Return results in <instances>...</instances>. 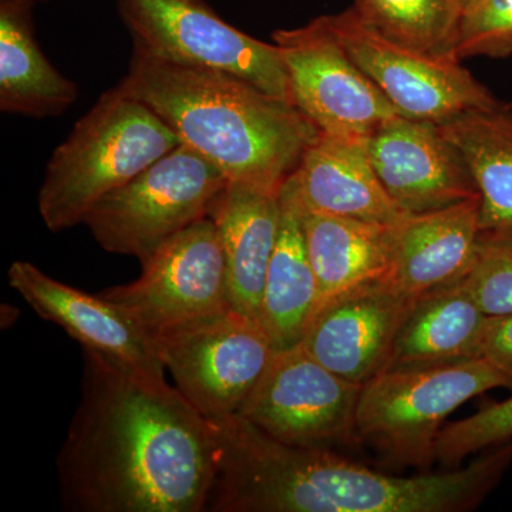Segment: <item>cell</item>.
Instances as JSON below:
<instances>
[{"label": "cell", "instance_id": "1", "mask_svg": "<svg viewBox=\"0 0 512 512\" xmlns=\"http://www.w3.org/2000/svg\"><path fill=\"white\" fill-rule=\"evenodd\" d=\"M82 399L57 457L64 510L204 512L211 421L167 380L83 350Z\"/></svg>", "mask_w": 512, "mask_h": 512}, {"label": "cell", "instance_id": "2", "mask_svg": "<svg viewBox=\"0 0 512 512\" xmlns=\"http://www.w3.org/2000/svg\"><path fill=\"white\" fill-rule=\"evenodd\" d=\"M215 473L210 512H467L512 464V441L447 473H382L332 448L289 446L241 414L212 421Z\"/></svg>", "mask_w": 512, "mask_h": 512}, {"label": "cell", "instance_id": "3", "mask_svg": "<svg viewBox=\"0 0 512 512\" xmlns=\"http://www.w3.org/2000/svg\"><path fill=\"white\" fill-rule=\"evenodd\" d=\"M119 86L237 183L281 188L320 134L295 104L237 76L175 66L136 49Z\"/></svg>", "mask_w": 512, "mask_h": 512}, {"label": "cell", "instance_id": "4", "mask_svg": "<svg viewBox=\"0 0 512 512\" xmlns=\"http://www.w3.org/2000/svg\"><path fill=\"white\" fill-rule=\"evenodd\" d=\"M180 144L150 107L117 84L50 157L37 198L40 217L52 232L83 224L96 202Z\"/></svg>", "mask_w": 512, "mask_h": 512}, {"label": "cell", "instance_id": "5", "mask_svg": "<svg viewBox=\"0 0 512 512\" xmlns=\"http://www.w3.org/2000/svg\"><path fill=\"white\" fill-rule=\"evenodd\" d=\"M498 387H512V380L485 357L383 370L362 386L357 440L389 466L427 470L448 417Z\"/></svg>", "mask_w": 512, "mask_h": 512}, {"label": "cell", "instance_id": "6", "mask_svg": "<svg viewBox=\"0 0 512 512\" xmlns=\"http://www.w3.org/2000/svg\"><path fill=\"white\" fill-rule=\"evenodd\" d=\"M228 183L217 165L180 144L96 202L83 224L104 251L144 265L171 238L208 217Z\"/></svg>", "mask_w": 512, "mask_h": 512}, {"label": "cell", "instance_id": "7", "mask_svg": "<svg viewBox=\"0 0 512 512\" xmlns=\"http://www.w3.org/2000/svg\"><path fill=\"white\" fill-rule=\"evenodd\" d=\"M133 49L161 62L217 70L293 104L281 50L229 25L205 0H116Z\"/></svg>", "mask_w": 512, "mask_h": 512}, {"label": "cell", "instance_id": "8", "mask_svg": "<svg viewBox=\"0 0 512 512\" xmlns=\"http://www.w3.org/2000/svg\"><path fill=\"white\" fill-rule=\"evenodd\" d=\"M151 340L175 387L207 419L238 413L276 352L261 323L234 308Z\"/></svg>", "mask_w": 512, "mask_h": 512}, {"label": "cell", "instance_id": "9", "mask_svg": "<svg viewBox=\"0 0 512 512\" xmlns=\"http://www.w3.org/2000/svg\"><path fill=\"white\" fill-rule=\"evenodd\" d=\"M323 16L353 62L403 116L444 123L498 101L453 56L393 42L360 18L355 8Z\"/></svg>", "mask_w": 512, "mask_h": 512}, {"label": "cell", "instance_id": "10", "mask_svg": "<svg viewBox=\"0 0 512 512\" xmlns=\"http://www.w3.org/2000/svg\"><path fill=\"white\" fill-rule=\"evenodd\" d=\"M140 278L100 292L148 336L232 308L227 264L212 218L185 228L141 265Z\"/></svg>", "mask_w": 512, "mask_h": 512}, {"label": "cell", "instance_id": "11", "mask_svg": "<svg viewBox=\"0 0 512 512\" xmlns=\"http://www.w3.org/2000/svg\"><path fill=\"white\" fill-rule=\"evenodd\" d=\"M362 386L320 365L301 345L276 350L238 414L289 446L333 448L359 443Z\"/></svg>", "mask_w": 512, "mask_h": 512}, {"label": "cell", "instance_id": "12", "mask_svg": "<svg viewBox=\"0 0 512 512\" xmlns=\"http://www.w3.org/2000/svg\"><path fill=\"white\" fill-rule=\"evenodd\" d=\"M293 104L319 128L338 137L369 138L403 116L343 49L325 16L302 28L276 30Z\"/></svg>", "mask_w": 512, "mask_h": 512}, {"label": "cell", "instance_id": "13", "mask_svg": "<svg viewBox=\"0 0 512 512\" xmlns=\"http://www.w3.org/2000/svg\"><path fill=\"white\" fill-rule=\"evenodd\" d=\"M413 301L387 279L357 286L318 306L301 346L320 365L363 386L389 366Z\"/></svg>", "mask_w": 512, "mask_h": 512}, {"label": "cell", "instance_id": "14", "mask_svg": "<svg viewBox=\"0 0 512 512\" xmlns=\"http://www.w3.org/2000/svg\"><path fill=\"white\" fill-rule=\"evenodd\" d=\"M369 154L387 194L406 214L441 210L480 195L440 123L394 117L370 136Z\"/></svg>", "mask_w": 512, "mask_h": 512}, {"label": "cell", "instance_id": "15", "mask_svg": "<svg viewBox=\"0 0 512 512\" xmlns=\"http://www.w3.org/2000/svg\"><path fill=\"white\" fill-rule=\"evenodd\" d=\"M8 282L39 318L60 326L83 350L100 353L141 375L164 379L153 340L100 293L63 284L28 261L10 265Z\"/></svg>", "mask_w": 512, "mask_h": 512}, {"label": "cell", "instance_id": "16", "mask_svg": "<svg viewBox=\"0 0 512 512\" xmlns=\"http://www.w3.org/2000/svg\"><path fill=\"white\" fill-rule=\"evenodd\" d=\"M480 205L478 195L441 210L407 215L396 225L387 281L417 299L466 276L480 247Z\"/></svg>", "mask_w": 512, "mask_h": 512}, {"label": "cell", "instance_id": "17", "mask_svg": "<svg viewBox=\"0 0 512 512\" xmlns=\"http://www.w3.org/2000/svg\"><path fill=\"white\" fill-rule=\"evenodd\" d=\"M369 138L320 133L306 148L292 173L306 210L382 225L400 224L409 215L377 177Z\"/></svg>", "mask_w": 512, "mask_h": 512}, {"label": "cell", "instance_id": "18", "mask_svg": "<svg viewBox=\"0 0 512 512\" xmlns=\"http://www.w3.org/2000/svg\"><path fill=\"white\" fill-rule=\"evenodd\" d=\"M279 191L281 188L229 181L208 214L217 225L224 249L229 303L259 323L281 221Z\"/></svg>", "mask_w": 512, "mask_h": 512}, {"label": "cell", "instance_id": "19", "mask_svg": "<svg viewBox=\"0 0 512 512\" xmlns=\"http://www.w3.org/2000/svg\"><path fill=\"white\" fill-rule=\"evenodd\" d=\"M281 221L262 299L261 325L275 350L301 345L318 308L319 289L305 231L303 204L293 175L279 191Z\"/></svg>", "mask_w": 512, "mask_h": 512}, {"label": "cell", "instance_id": "20", "mask_svg": "<svg viewBox=\"0 0 512 512\" xmlns=\"http://www.w3.org/2000/svg\"><path fill=\"white\" fill-rule=\"evenodd\" d=\"M490 320L463 278L424 293L400 326L387 369L483 357Z\"/></svg>", "mask_w": 512, "mask_h": 512}, {"label": "cell", "instance_id": "21", "mask_svg": "<svg viewBox=\"0 0 512 512\" xmlns=\"http://www.w3.org/2000/svg\"><path fill=\"white\" fill-rule=\"evenodd\" d=\"M32 0H0V110L30 119L59 117L79 99V87L40 49Z\"/></svg>", "mask_w": 512, "mask_h": 512}, {"label": "cell", "instance_id": "22", "mask_svg": "<svg viewBox=\"0 0 512 512\" xmlns=\"http://www.w3.org/2000/svg\"><path fill=\"white\" fill-rule=\"evenodd\" d=\"M303 231L318 281V306L340 293L389 276L396 225L353 220L303 207Z\"/></svg>", "mask_w": 512, "mask_h": 512}, {"label": "cell", "instance_id": "23", "mask_svg": "<svg viewBox=\"0 0 512 512\" xmlns=\"http://www.w3.org/2000/svg\"><path fill=\"white\" fill-rule=\"evenodd\" d=\"M480 194V235L512 234V103L467 111L440 123Z\"/></svg>", "mask_w": 512, "mask_h": 512}, {"label": "cell", "instance_id": "24", "mask_svg": "<svg viewBox=\"0 0 512 512\" xmlns=\"http://www.w3.org/2000/svg\"><path fill=\"white\" fill-rule=\"evenodd\" d=\"M360 18L387 39L410 49L450 55L460 0H355Z\"/></svg>", "mask_w": 512, "mask_h": 512}, {"label": "cell", "instance_id": "25", "mask_svg": "<svg viewBox=\"0 0 512 512\" xmlns=\"http://www.w3.org/2000/svg\"><path fill=\"white\" fill-rule=\"evenodd\" d=\"M508 441H512V394L444 426L437 441V461L446 468H457L466 458Z\"/></svg>", "mask_w": 512, "mask_h": 512}, {"label": "cell", "instance_id": "26", "mask_svg": "<svg viewBox=\"0 0 512 512\" xmlns=\"http://www.w3.org/2000/svg\"><path fill=\"white\" fill-rule=\"evenodd\" d=\"M512 55V0H474L463 9L451 45L458 62L467 57Z\"/></svg>", "mask_w": 512, "mask_h": 512}, {"label": "cell", "instance_id": "27", "mask_svg": "<svg viewBox=\"0 0 512 512\" xmlns=\"http://www.w3.org/2000/svg\"><path fill=\"white\" fill-rule=\"evenodd\" d=\"M464 284L490 318L512 315V234L480 235Z\"/></svg>", "mask_w": 512, "mask_h": 512}, {"label": "cell", "instance_id": "28", "mask_svg": "<svg viewBox=\"0 0 512 512\" xmlns=\"http://www.w3.org/2000/svg\"><path fill=\"white\" fill-rule=\"evenodd\" d=\"M483 357L512 380V315L491 318Z\"/></svg>", "mask_w": 512, "mask_h": 512}, {"label": "cell", "instance_id": "29", "mask_svg": "<svg viewBox=\"0 0 512 512\" xmlns=\"http://www.w3.org/2000/svg\"><path fill=\"white\" fill-rule=\"evenodd\" d=\"M474 0H460V3H461V8H467L468 5H470V3H473Z\"/></svg>", "mask_w": 512, "mask_h": 512}, {"label": "cell", "instance_id": "30", "mask_svg": "<svg viewBox=\"0 0 512 512\" xmlns=\"http://www.w3.org/2000/svg\"><path fill=\"white\" fill-rule=\"evenodd\" d=\"M33 3H37V2H47V0H32Z\"/></svg>", "mask_w": 512, "mask_h": 512}]
</instances>
